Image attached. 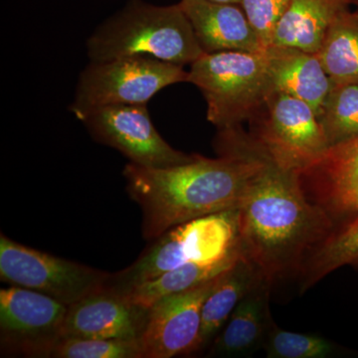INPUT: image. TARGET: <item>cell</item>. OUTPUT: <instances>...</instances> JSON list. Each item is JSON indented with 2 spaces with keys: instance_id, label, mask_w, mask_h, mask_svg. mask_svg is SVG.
Segmentation results:
<instances>
[{
  "instance_id": "obj_1",
  "label": "cell",
  "mask_w": 358,
  "mask_h": 358,
  "mask_svg": "<svg viewBox=\"0 0 358 358\" xmlns=\"http://www.w3.org/2000/svg\"><path fill=\"white\" fill-rule=\"evenodd\" d=\"M217 159L197 155L187 164L147 169L129 164L122 176L129 197L143 213V236L157 239L167 230L209 214L238 209L250 178L260 166L255 141L237 128L219 129Z\"/></svg>"
},
{
  "instance_id": "obj_2",
  "label": "cell",
  "mask_w": 358,
  "mask_h": 358,
  "mask_svg": "<svg viewBox=\"0 0 358 358\" xmlns=\"http://www.w3.org/2000/svg\"><path fill=\"white\" fill-rule=\"evenodd\" d=\"M254 141L261 162L238 207L240 245L245 258L274 285L298 275L336 224L308 199L301 174L282 166Z\"/></svg>"
},
{
  "instance_id": "obj_3",
  "label": "cell",
  "mask_w": 358,
  "mask_h": 358,
  "mask_svg": "<svg viewBox=\"0 0 358 358\" xmlns=\"http://www.w3.org/2000/svg\"><path fill=\"white\" fill-rule=\"evenodd\" d=\"M91 62L148 56L183 66L203 55L192 23L179 4L154 6L131 0L93 32L87 41Z\"/></svg>"
},
{
  "instance_id": "obj_4",
  "label": "cell",
  "mask_w": 358,
  "mask_h": 358,
  "mask_svg": "<svg viewBox=\"0 0 358 358\" xmlns=\"http://www.w3.org/2000/svg\"><path fill=\"white\" fill-rule=\"evenodd\" d=\"M136 262L110 274L106 287L128 294L138 285L188 264H210L242 252L239 210L231 209L193 219L154 240Z\"/></svg>"
},
{
  "instance_id": "obj_5",
  "label": "cell",
  "mask_w": 358,
  "mask_h": 358,
  "mask_svg": "<svg viewBox=\"0 0 358 358\" xmlns=\"http://www.w3.org/2000/svg\"><path fill=\"white\" fill-rule=\"evenodd\" d=\"M187 82L201 91L207 120L218 129L251 119L273 92L265 50L205 53L192 63Z\"/></svg>"
},
{
  "instance_id": "obj_6",
  "label": "cell",
  "mask_w": 358,
  "mask_h": 358,
  "mask_svg": "<svg viewBox=\"0 0 358 358\" xmlns=\"http://www.w3.org/2000/svg\"><path fill=\"white\" fill-rule=\"evenodd\" d=\"M183 66L148 56L91 62L80 75L70 110L79 121L107 106L147 105L159 91L187 82Z\"/></svg>"
},
{
  "instance_id": "obj_7",
  "label": "cell",
  "mask_w": 358,
  "mask_h": 358,
  "mask_svg": "<svg viewBox=\"0 0 358 358\" xmlns=\"http://www.w3.org/2000/svg\"><path fill=\"white\" fill-rule=\"evenodd\" d=\"M110 273L45 253L0 236V280L34 289L69 307L105 288Z\"/></svg>"
},
{
  "instance_id": "obj_8",
  "label": "cell",
  "mask_w": 358,
  "mask_h": 358,
  "mask_svg": "<svg viewBox=\"0 0 358 358\" xmlns=\"http://www.w3.org/2000/svg\"><path fill=\"white\" fill-rule=\"evenodd\" d=\"M254 138L282 166L303 173L329 150L317 113L300 99L274 91Z\"/></svg>"
},
{
  "instance_id": "obj_9",
  "label": "cell",
  "mask_w": 358,
  "mask_h": 358,
  "mask_svg": "<svg viewBox=\"0 0 358 358\" xmlns=\"http://www.w3.org/2000/svg\"><path fill=\"white\" fill-rule=\"evenodd\" d=\"M68 307L34 291L13 286L0 289V343L2 355L50 357L62 338Z\"/></svg>"
},
{
  "instance_id": "obj_10",
  "label": "cell",
  "mask_w": 358,
  "mask_h": 358,
  "mask_svg": "<svg viewBox=\"0 0 358 358\" xmlns=\"http://www.w3.org/2000/svg\"><path fill=\"white\" fill-rule=\"evenodd\" d=\"M82 122L94 140L119 150L136 166L166 169L197 157L166 143L152 124L147 105L107 106L94 110Z\"/></svg>"
},
{
  "instance_id": "obj_11",
  "label": "cell",
  "mask_w": 358,
  "mask_h": 358,
  "mask_svg": "<svg viewBox=\"0 0 358 358\" xmlns=\"http://www.w3.org/2000/svg\"><path fill=\"white\" fill-rule=\"evenodd\" d=\"M218 277L150 306L147 326L138 338L143 358L189 357L199 338L202 307Z\"/></svg>"
},
{
  "instance_id": "obj_12",
  "label": "cell",
  "mask_w": 358,
  "mask_h": 358,
  "mask_svg": "<svg viewBox=\"0 0 358 358\" xmlns=\"http://www.w3.org/2000/svg\"><path fill=\"white\" fill-rule=\"evenodd\" d=\"M148 310L128 294L105 287L68 307L61 336L138 339L147 326Z\"/></svg>"
},
{
  "instance_id": "obj_13",
  "label": "cell",
  "mask_w": 358,
  "mask_h": 358,
  "mask_svg": "<svg viewBox=\"0 0 358 358\" xmlns=\"http://www.w3.org/2000/svg\"><path fill=\"white\" fill-rule=\"evenodd\" d=\"M308 199L324 209L334 223L358 212V136L329 148L301 173Z\"/></svg>"
},
{
  "instance_id": "obj_14",
  "label": "cell",
  "mask_w": 358,
  "mask_h": 358,
  "mask_svg": "<svg viewBox=\"0 0 358 358\" xmlns=\"http://www.w3.org/2000/svg\"><path fill=\"white\" fill-rule=\"evenodd\" d=\"M178 4L204 53L266 50L240 4L210 0H181Z\"/></svg>"
},
{
  "instance_id": "obj_15",
  "label": "cell",
  "mask_w": 358,
  "mask_h": 358,
  "mask_svg": "<svg viewBox=\"0 0 358 358\" xmlns=\"http://www.w3.org/2000/svg\"><path fill=\"white\" fill-rule=\"evenodd\" d=\"M272 287V282L263 279L245 294L214 339L207 357H245L264 348L275 322L268 306Z\"/></svg>"
},
{
  "instance_id": "obj_16",
  "label": "cell",
  "mask_w": 358,
  "mask_h": 358,
  "mask_svg": "<svg viewBox=\"0 0 358 358\" xmlns=\"http://www.w3.org/2000/svg\"><path fill=\"white\" fill-rule=\"evenodd\" d=\"M265 53L273 92L300 99L308 103L319 117L334 82L317 54L281 46L268 47Z\"/></svg>"
},
{
  "instance_id": "obj_17",
  "label": "cell",
  "mask_w": 358,
  "mask_h": 358,
  "mask_svg": "<svg viewBox=\"0 0 358 358\" xmlns=\"http://www.w3.org/2000/svg\"><path fill=\"white\" fill-rule=\"evenodd\" d=\"M263 279L262 273L244 256L219 275L202 307L199 338L190 355L210 348L239 301Z\"/></svg>"
},
{
  "instance_id": "obj_18",
  "label": "cell",
  "mask_w": 358,
  "mask_h": 358,
  "mask_svg": "<svg viewBox=\"0 0 358 358\" xmlns=\"http://www.w3.org/2000/svg\"><path fill=\"white\" fill-rule=\"evenodd\" d=\"M350 0H291L275 27L271 46L320 51L336 16Z\"/></svg>"
},
{
  "instance_id": "obj_19",
  "label": "cell",
  "mask_w": 358,
  "mask_h": 358,
  "mask_svg": "<svg viewBox=\"0 0 358 358\" xmlns=\"http://www.w3.org/2000/svg\"><path fill=\"white\" fill-rule=\"evenodd\" d=\"M357 263L358 214L345 225L336 226L333 232L310 252L298 274L301 291L307 292L343 266H355Z\"/></svg>"
},
{
  "instance_id": "obj_20",
  "label": "cell",
  "mask_w": 358,
  "mask_h": 358,
  "mask_svg": "<svg viewBox=\"0 0 358 358\" xmlns=\"http://www.w3.org/2000/svg\"><path fill=\"white\" fill-rule=\"evenodd\" d=\"M242 256V252H237L215 263L188 264L176 268L138 285L127 294L134 303L150 308L164 296L182 293L218 277L232 267Z\"/></svg>"
},
{
  "instance_id": "obj_21",
  "label": "cell",
  "mask_w": 358,
  "mask_h": 358,
  "mask_svg": "<svg viewBox=\"0 0 358 358\" xmlns=\"http://www.w3.org/2000/svg\"><path fill=\"white\" fill-rule=\"evenodd\" d=\"M317 54L334 83L358 82V13L343 9Z\"/></svg>"
},
{
  "instance_id": "obj_22",
  "label": "cell",
  "mask_w": 358,
  "mask_h": 358,
  "mask_svg": "<svg viewBox=\"0 0 358 358\" xmlns=\"http://www.w3.org/2000/svg\"><path fill=\"white\" fill-rule=\"evenodd\" d=\"M329 148L358 136V82L334 83L319 115Z\"/></svg>"
},
{
  "instance_id": "obj_23",
  "label": "cell",
  "mask_w": 358,
  "mask_h": 358,
  "mask_svg": "<svg viewBox=\"0 0 358 358\" xmlns=\"http://www.w3.org/2000/svg\"><path fill=\"white\" fill-rule=\"evenodd\" d=\"M263 348L270 358H329L338 355V346L333 341L315 334L285 331L275 322Z\"/></svg>"
},
{
  "instance_id": "obj_24",
  "label": "cell",
  "mask_w": 358,
  "mask_h": 358,
  "mask_svg": "<svg viewBox=\"0 0 358 358\" xmlns=\"http://www.w3.org/2000/svg\"><path fill=\"white\" fill-rule=\"evenodd\" d=\"M53 358H143L138 339L61 338Z\"/></svg>"
},
{
  "instance_id": "obj_25",
  "label": "cell",
  "mask_w": 358,
  "mask_h": 358,
  "mask_svg": "<svg viewBox=\"0 0 358 358\" xmlns=\"http://www.w3.org/2000/svg\"><path fill=\"white\" fill-rule=\"evenodd\" d=\"M291 0H241L249 22L266 49L272 44L273 35Z\"/></svg>"
},
{
  "instance_id": "obj_26",
  "label": "cell",
  "mask_w": 358,
  "mask_h": 358,
  "mask_svg": "<svg viewBox=\"0 0 358 358\" xmlns=\"http://www.w3.org/2000/svg\"><path fill=\"white\" fill-rule=\"evenodd\" d=\"M213 2H219V3H231V4H240L241 0H210Z\"/></svg>"
},
{
  "instance_id": "obj_27",
  "label": "cell",
  "mask_w": 358,
  "mask_h": 358,
  "mask_svg": "<svg viewBox=\"0 0 358 358\" xmlns=\"http://www.w3.org/2000/svg\"><path fill=\"white\" fill-rule=\"evenodd\" d=\"M350 1H357V2H358V0H350Z\"/></svg>"
},
{
  "instance_id": "obj_28",
  "label": "cell",
  "mask_w": 358,
  "mask_h": 358,
  "mask_svg": "<svg viewBox=\"0 0 358 358\" xmlns=\"http://www.w3.org/2000/svg\"><path fill=\"white\" fill-rule=\"evenodd\" d=\"M357 214H358V212H357Z\"/></svg>"
}]
</instances>
